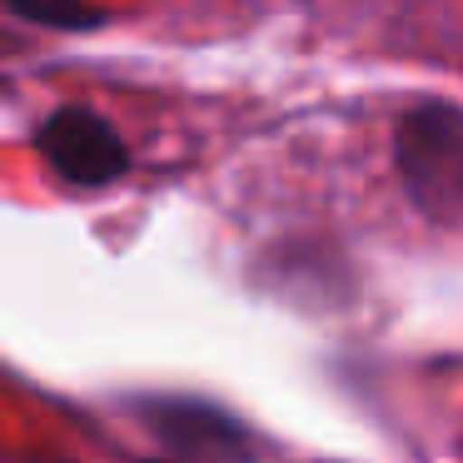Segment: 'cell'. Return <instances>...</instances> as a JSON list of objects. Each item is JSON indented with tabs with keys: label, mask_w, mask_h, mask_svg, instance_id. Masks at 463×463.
<instances>
[{
	"label": "cell",
	"mask_w": 463,
	"mask_h": 463,
	"mask_svg": "<svg viewBox=\"0 0 463 463\" xmlns=\"http://www.w3.org/2000/svg\"><path fill=\"white\" fill-rule=\"evenodd\" d=\"M393 160L409 200L429 220H463V110L458 105H413L393 130Z\"/></svg>",
	"instance_id": "6da1fadb"
},
{
	"label": "cell",
	"mask_w": 463,
	"mask_h": 463,
	"mask_svg": "<svg viewBox=\"0 0 463 463\" xmlns=\"http://www.w3.org/2000/svg\"><path fill=\"white\" fill-rule=\"evenodd\" d=\"M140 419L175 458L184 463H244L254 453L250 433L234 413L204 399H145Z\"/></svg>",
	"instance_id": "7a4b0ae2"
},
{
	"label": "cell",
	"mask_w": 463,
	"mask_h": 463,
	"mask_svg": "<svg viewBox=\"0 0 463 463\" xmlns=\"http://www.w3.org/2000/svg\"><path fill=\"white\" fill-rule=\"evenodd\" d=\"M41 155L65 184H80V190H100L130 170V150H125L120 135L95 110H75V105L55 110L41 125Z\"/></svg>",
	"instance_id": "3957f363"
},
{
	"label": "cell",
	"mask_w": 463,
	"mask_h": 463,
	"mask_svg": "<svg viewBox=\"0 0 463 463\" xmlns=\"http://www.w3.org/2000/svg\"><path fill=\"white\" fill-rule=\"evenodd\" d=\"M11 11L35 25H55V31H80L100 21V11H90L85 0H11Z\"/></svg>",
	"instance_id": "277c9868"
}]
</instances>
